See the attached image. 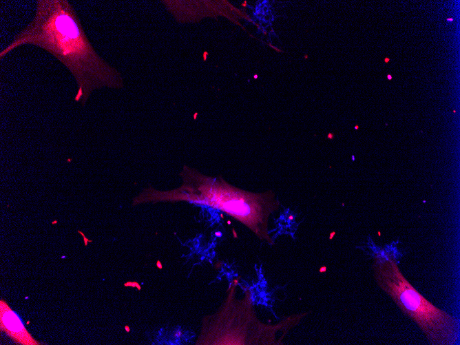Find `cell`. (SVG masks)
I'll use <instances>...</instances> for the list:
<instances>
[{
  "label": "cell",
  "instance_id": "obj_1",
  "mask_svg": "<svg viewBox=\"0 0 460 345\" xmlns=\"http://www.w3.org/2000/svg\"><path fill=\"white\" fill-rule=\"evenodd\" d=\"M24 45L45 50L70 71L78 87L74 101L82 105L94 90L123 85L120 74L95 50L67 0H37L34 18L1 50L0 59Z\"/></svg>",
  "mask_w": 460,
  "mask_h": 345
},
{
  "label": "cell",
  "instance_id": "obj_2",
  "mask_svg": "<svg viewBox=\"0 0 460 345\" xmlns=\"http://www.w3.org/2000/svg\"><path fill=\"white\" fill-rule=\"evenodd\" d=\"M182 185L167 191L151 187L134 197L132 205L146 202H187L222 211L249 228L259 239L272 244L268 222L280 207L271 191L253 193L236 187L222 178L205 176L194 168L184 166L180 171Z\"/></svg>",
  "mask_w": 460,
  "mask_h": 345
},
{
  "label": "cell",
  "instance_id": "obj_3",
  "mask_svg": "<svg viewBox=\"0 0 460 345\" xmlns=\"http://www.w3.org/2000/svg\"><path fill=\"white\" fill-rule=\"evenodd\" d=\"M372 267L379 286L417 324L430 344L455 343L459 334L457 319L420 294L403 275L393 259L375 258Z\"/></svg>",
  "mask_w": 460,
  "mask_h": 345
},
{
  "label": "cell",
  "instance_id": "obj_4",
  "mask_svg": "<svg viewBox=\"0 0 460 345\" xmlns=\"http://www.w3.org/2000/svg\"><path fill=\"white\" fill-rule=\"evenodd\" d=\"M250 293L243 299L232 298L230 292L218 311L204 318L196 344H275L278 332L297 325L307 314L287 317L275 325H267L256 317Z\"/></svg>",
  "mask_w": 460,
  "mask_h": 345
},
{
  "label": "cell",
  "instance_id": "obj_5",
  "mask_svg": "<svg viewBox=\"0 0 460 345\" xmlns=\"http://www.w3.org/2000/svg\"><path fill=\"white\" fill-rule=\"evenodd\" d=\"M0 328L16 343L23 345L40 344L28 333L19 315L2 300L0 301Z\"/></svg>",
  "mask_w": 460,
  "mask_h": 345
},
{
  "label": "cell",
  "instance_id": "obj_6",
  "mask_svg": "<svg viewBox=\"0 0 460 345\" xmlns=\"http://www.w3.org/2000/svg\"><path fill=\"white\" fill-rule=\"evenodd\" d=\"M387 77H388V80H391V79H392V76H391V75H389V74H388V75L387 76Z\"/></svg>",
  "mask_w": 460,
  "mask_h": 345
},
{
  "label": "cell",
  "instance_id": "obj_7",
  "mask_svg": "<svg viewBox=\"0 0 460 345\" xmlns=\"http://www.w3.org/2000/svg\"><path fill=\"white\" fill-rule=\"evenodd\" d=\"M384 61H385L386 63H387L389 61V59L386 58Z\"/></svg>",
  "mask_w": 460,
  "mask_h": 345
},
{
  "label": "cell",
  "instance_id": "obj_8",
  "mask_svg": "<svg viewBox=\"0 0 460 345\" xmlns=\"http://www.w3.org/2000/svg\"><path fill=\"white\" fill-rule=\"evenodd\" d=\"M452 20H453V19H452V18H448V19H447V21H452Z\"/></svg>",
  "mask_w": 460,
  "mask_h": 345
}]
</instances>
